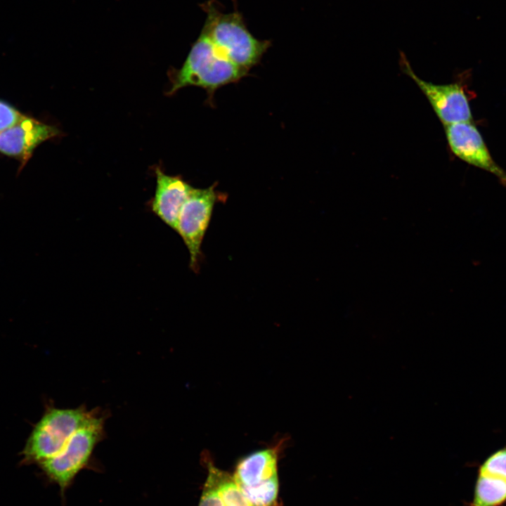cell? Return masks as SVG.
Returning a JSON list of instances; mask_svg holds the SVG:
<instances>
[{"instance_id":"cell-8","label":"cell","mask_w":506,"mask_h":506,"mask_svg":"<svg viewBox=\"0 0 506 506\" xmlns=\"http://www.w3.org/2000/svg\"><path fill=\"white\" fill-rule=\"evenodd\" d=\"M444 127L448 143L455 156L493 174L506 186V172L493 160L480 132L471 122L455 123Z\"/></svg>"},{"instance_id":"cell-3","label":"cell","mask_w":506,"mask_h":506,"mask_svg":"<svg viewBox=\"0 0 506 506\" xmlns=\"http://www.w3.org/2000/svg\"><path fill=\"white\" fill-rule=\"evenodd\" d=\"M107 415L98 408L70 436L63 449L55 456L40 462L49 478L62 491L89 462L96 446L105 436Z\"/></svg>"},{"instance_id":"cell-4","label":"cell","mask_w":506,"mask_h":506,"mask_svg":"<svg viewBox=\"0 0 506 506\" xmlns=\"http://www.w3.org/2000/svg\"><path fill=\"white\" fill-rule=\"evenodd\" d=\"M283 442L254 451L238 460L233 475L254 506H278V462Z\"/></svg>"},{"instance_id":"cell-7","label":"cell","mask_w":506,"mask_h":506,"mask_svg":"<svg viewBox=\"0 0 506 506\" xmlns=\"http://www.w3.org/2000/svg\"><path fill=\"white\" fill-rule=\"evenodd\" d=\"M399 65L401 70L414 81L426 96L444 126L472 122L467 96L460 84H435L421 79L415 73L406 55L401 51Z\"/></svg>"},{"instance_id":"cell-9","label":"cell","mask_w":506,"mask_h":506,"mask_svg":"<svg viewBox=\"0 0 506 506\" xmlns=\"http://www.w3.org/2000/svg\"><path fill=\"white\" fill-rule=\"evenodd\" d=\"M60 133L53 126L23 116L15 125L0 133V152L18 159L23 166L39 145Z\"/></svg>"},{"instance_id":"cell-6","label":"cell","mask_w":506,"mask_h":506,"mask_svg":"<svg viewBox=\"0 0 506 506\" xmlns=\"http://www.w3.org/2000/svg\"><path fill=\"white\" fill-rule=\"evenodd\" d=\"M212 185L206 188H195L183 205L176 232L181 237L190 255V268L195 273L200 269L201 246L211 221L214 205L224 199Z\"/></svg>"},{"instance_id":"cell-2","label":"cell","mask_w":506,"mask_h":506,"mask_svg":"<svg viewBox=\"0 0 506 506\" xmlns=\"http://www.w3.org/2000/svg\"><path fill=\"white\" fill-rule=\"evenodd\" d=\"M202 8L207 18L201 32L222 54L247 71L259 63L271 41L254 37L240 12L223 13L212 1L203 4Z\"/></svg>"},{"instance_id":"cell-1","label":"cell","mask_w":506,"mask_h":506,"mask_svg":"<svg viewBox=\"0 0 506 506\" xmlns=\"http://www.w3.org/2000/svg\"><path fill=\"white\" fill-rule=\"evenodd\" d=\"M248 71L229 60L202 32L193 44L182 67L169 71L171 88L169 95L188 86L201 87L212 100L216 90L237 82Z\"/></svg>"},{"instance_id":"cell-5","label":"cell","mask_w":506,"mask_h":506,"mask_svg":"<svg viewBox=\"0 0 506 506\" xmlns=\"http://www.w3.org/2000/svg\"><path fill=\"white\" fill-rule=\"evenodd\" d=\"M84 405L51 408L35 426L25 448V457L39 463L57 455L70 436L93 413Z\"/></svg>"},{"instance_id":"cell-11","label":"cell","mask_w":506,"mask_h":506,"mask_svg":"<svg viewBox=\"0 0 506 506\" xmlns=\"http://www.w3.org/2000/svg\"><path fill=\"white\" fill-rule=\"evenodd\" d=\"M207 469L198 506H254L238 486L233 475L217 467L208 455Z\"/></svg>"},{"instance_id":"cell-14","label":"cell","mask_w":506,"mask_h":506,"mask_svg":"<svg viewBox=\"0 0 506 506\" xmlns=\"http://www.w3.org/2000/svg\"><path fill=\"white\" fill-rule=\"evenodd\" d=\"M23 116L15 108L0 100V133L15 125Z\"/></svg>"},{"instance_id":"cell-12","label":"cell","mask_w":506,"mask_h":506,"mask_svg":"<svg viewBox=\"0 0 506 506\" xmlns=\"http://www.w3.org/2000/svg\"><path fill=\"white\" fill-rule=\"evenodd\" d=\"M506 502V481L478 474L472 506H499Z\"/></svg>"},{"instance_id":"cell-10","label":"cell","mask_w":506,"mask_h":506,"mask_svg":"<svg viewBox=\"0 0 506 506\" xmlns=\"http://www.w3.org/2000/svg\"><path fill=\"white\" fill-rule=\"evenodd\" d=\"M155 174L156 187L148 202L149 207L156 216L176 231L181 208L193 187L181 176L167 175L158 167L155 169Z\"/></svg>"},{"instance_id":"cell-13","label":"cell","mask_w":506,"mask_h":506,"mask_svg":"<svg viewBox=\"0 0 506 506\" xmlns=\"http://www.w3.org/2000/svg\"><path fill=\"white\" fill-rule=\"evenodd\" d=\"M479 474L506 481V447L492 453L479 469Z\"/></svg>"}]
</instances>
